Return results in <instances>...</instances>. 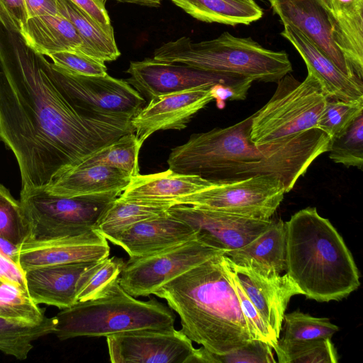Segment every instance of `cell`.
<instances>
[{
  "instance_id": "cell-1",
  "label": "cell",
  "mask_w": 363,
  "mask_h": 363,
  "mask_svg": "<svg viewBox=\"0 0 363 363\" xmlns=\"http://www.w3.org/2000/svg\"><path fill=\"white\" fill-rule=\"evenodd\" d=\"M131 123L82 115L52 63L26 45L0 60V138L18 165L21 193L45 189L85 157L124 134Z\"/></svg>"
},
{
  "instance_id": "cell-2",
  "label": "cell",
  "mask_w": 363,
  "mask_h": 363,
  "mask_svg": "<svg viewBox=\"0 0 363 363\" xmlns=\"http://www.w3.org/2000/svg\"><path fill=\"white\" fill-rule=\"evenodd\" d=\"M252 115L234 125L194 133L172 150L169 169L210 182L271 175L294 187L313 162L329 151L331 139L318 128L259 145L250 140Z\"/></svg>"
},
{
  "instance_id": "cell-3",
  "label": "cell",
  "mask_w": 363,
  "mask_h": 363,
  "mask_svg": "<svg viewBox=\"0 0 363 363\" xmlns=\"http://www.w3.org/2000/svg\"><path fill=\"white\" fill-rule=\"evenodd\" d=\"M154 295L181 318V330L208 351L225 354L255 340L240 308L225 256L218 255L171 280Z\"/></svg>"
},
{
  "instance_id": "cell-4",
  "label": "cell",
  "mask_w": 363,
  "mask_h": 363,
  "mask_svg": "<svg viewBox=\"0 0 363 363\" xmlns=\"http://www.w3.org/2000/svg\"><path fill=\"white\" fill-rule=\"evenodd\" d=\"M286 273L307 298L340 301L357 289L359 274L342 237L315 207L284 222Z\"/></svg>"
},
{
  "instance_id": "cell-5",
  "label": "cell",
  "mask_w": 363,
  "mask_h": 363,
  "mask_svg": "<svg viewBox=\"0 0 363 363\" xmlns=\"http://www.w3.org/2000/svg\"><path fill=\"white\" fill-rule=\"evenodd\" d=\"M153 58L262 82H277L292 71L286 52L266 49L251 38L228 32L199 43L185 36L169 41L155 49Z\"/></svg>"
},
{
  "instance_id": "cell-6",
  "label": "cell",
  "mask_w": 363,
  "mask_h": 363,
  "mask_svg": "<svg viewBox=\"0 0 363 363\" xmlns=\"http://www.w3.org/2000/svg\"><path fill=\"white\" fill-rule=\"evenodd\" d=\"M53 334L60 340L77 337H108L139 329L174 327L172 310L155 298L136 299L118 279L102 297L78 301L55 317Z\"/></svg>"
},
{
  "instance_id": "cell-7",
  "label": "cell",
  "mask_w": 363,
  "mask_h": 363,
  "mask_svg": "<svg viewBox=\"0 0 363 363\" xmlns=\"http://www.w3.org/2000/svg\"><path fill=\"white\" fill-rule=\"evenodd\" d=\"M269 101L252 114L250 140L259 145L317 128L328 100L320 81L308 72L299 82L287 74Z\"/></svg>"
},
{
  "instance_id": "cell-8",
  "label": "cell",
  "mask_w": 363,
  "mask_h": 363,
  "mask_svg": "<svg viewBox=\"0 0 363 363\" xmlns=\"http://www.w3.org/2000/svg\"><path fill=\"white\" fill-rule=\"evenodd\" d=\"M121 193L72 197L53 195L45 189L20 193L26 226L23 242L74 236L96 229L104 213Z\"/></svg>"
},
{
  "instance_id": "cell-9",
  "label": "cell",
  "mask_w": 363,
  "mask_h": 363,
  "mask_svg": "<svg viewBox=\"0 0 363 363\" xmlns=\"http://www.w3.org/2000/svg\"><path fill=\"white\" fill-rule=\"evenodd\" d=\"M285 194L283 183L277 177L258 175L245 179L211 182L207 188L177 199L172 203L267 220L276 212Z\"/></svg>"
},
{
  "instance_id": "cell-10",
  "label": "cell",
  "mask_w": 363,
  "mask_h": 363,
  "mask_svg": "<svg viewBox=\"0 0 363 363\" xmlns=\"http://www.w3.org/2000/svg\"><path fill=\"white\" fill-rule=\"evenodd\" d=\"M54 73L74 106L84 116L114 123H131L145 98L125 79L67 72L52 62Z\"/></svg>"
},
{
  "instance_id": "cell-11",
  "label": "cell",
  "mask_w": 363,
  "mask_h": 363,
  "mask_svg": "<svg viewBox=\"0 0 363 363\" xmlns=\"http://www.w3.org/2000/svg\"><path fill=\"white\" fill-rule=\"evenodd\" d=\"M223 250L197 238L143 257L130 258L119 276V283L136 298L154 294L162 286Z\"/></svg>"
},
{
  "instance_id": "cell-12",
  "label": "cell",
  "mask_w": 363,
  "mask_h": 363,
  "mask_svg": "<svg viewBox=\"0 0 363 363\" xmlns=\"http://www.w3.org/2000/svg\"><path fill=\"white\" fill-rule=\"evenodd\" d=\"M106 342L112 363H194L192 341L174 327L127 331Z\"/></svg>"
},
{
  "instance_id": "cell-13",
  "label": "cell",
  "mask_w": 363,
  "mask_h": 363,
  "mask_svg": "<svg viewBox=\"0 0 363 363\" xmlns=\"http://www.w3.org/2000/svg\"><path fill=\"white\" fill-rule=\"evenodd\" d=\"M126 72L130 74L125 79L127 82L149 100L193 89L211 87L218 84H238L250 79L159 61L153 57L130 62Z\"/></svg>"
},
{
  "instance_id": "cell-14",
  "label": "cell",
  "mask_w": 363,
  "mask_h": 363,
  "mask_svg": "<svg viewBox=\"0 0 363 363\" xmlns=\"http://www.w3.org/2000/svg\"><path fill=\"white\" fill-rule=\"evenodd\" d=\"M167 212L190 225L199 240L225 252L245 245L274 221L184 204L172 206Z\"/></svg>"
},
{
  "instance_id": "cell-15",
  "label": "cell",
  "mask_w": 363,
  "mask_h": 363,
  "mask_svg": "<svg viewBox=\"0 0 363 363\" xmlns=\"http://www.w3.org/2000/svg\"><path fill=\"white\" fill-rule=\"evenodd\" d=\"M109 253L108 240L94 229L74 236L25 241L19 245L18 263L25 271L41 266L101 261Z\"/></svg>"
},
{
  "instance_id": "cell-16",
  "label": "cell",
  "mask_w": 363,
  "mask_h": 363,
  "mask_svg": "<svg viewBox=\"0 0 363 363\" xmlns=\"http://www.w3.org/2000/svg\"><path fill=\"white\" fill-rule=\"evenodd\" d=\"M101 261L47 265L25 270L28 294L37 305L69 308L77 302L79 291Z\"/></svg>"
},
{
  "instance_id": "cell-17",
  "label": "cell",
  "mask_w": 363,
  "mask_h": 363,
  "mask_svg": "<svg viewBox=\"0 0 363 363\" xmlns=\"http://www.w3.org/2000/svg\"><path fill=\"white\" fill-rule=\"evenodd\" d=\"M213 100L211 87L153 98L131 120L135 136L143 145L156 131L184 129L192 117Z\"/></svg>"
},
{
  "instance_id": "cell-18",
  "label": "cell",
  "mask_w": 363,
  "mask_h": 363,
  "mask_svg": "<svg viewBox=\"0 0 363 363\" xmlns=\"http://www.w3.org/2000/svg\"><path fill=\"white\" fill-rule=\"evenodd\" d=\"M284 25L306 35L347 76L359 79L335 43L329 18L322 0H269Z\"/></svg>"
},
{
  "instance_id": "cell-19",
  "label": "cell",
  "mask_w": 363,
  "mask_h": 363,
  "mask_svg": "<svg viewBox=\"0 0 363 363\" xmlns=\"http://www.w3.org/2000/svg\"><path fill=\"white\" fill-rule=\"evenodd\" d=\"M225 257L259 315L279 339L288 303L294 296L303 295V291L286 273L264 276Z\"/></svg>"
},
{
  "instance_id": "cell-20",
  "label": "cell",
  "mask_w": 363,
  "mask_h": 363,
  "mask_svg": "<svg viewBox=\"0 0 363 363\" xmlns=\"http://www.w3.org/2000/svg\"><path fill=\"white\" fill-rule=\"evenodd\" d=\"M195 238L196 233L190 225L167 211L160 216L137 223L106 240L122 247L130 258H135L181 245Z\"/></svg>"
},
{
  "instance_id": "cell-21",
  "label": "cell",
  "mask_w": 363,
  "mask_h": 363,
  "mask_svg": "<svg viewBox=\"0 0 363 363\" xmlns=\"http://www.w3.org/2000/svg\"><path fill=\"white\" fill-rule=\"evenodd\" d=\"M281 35L296 49L308 72L320 81L328 99L348 101L363 98V81L345 74L300 30L284 25Z\"/></svg>"
},
{
  "instance_id": "cell-22",
  "label": "cell",
  "mask_w": 363,
  "mask_h": 363,
  "mask_svg": "<svg viewBox=\"0 0 363 363\" xmlns=\"http://www.w3.org/2000/svg\"><path fill=\"white\" fill-rule=\"evenodd\" d=\"M211 182L197 175L164 172L140 174L132 177L118 196L126 201L169 203L179 198L207 188Z\"/></svg>"
},
{
  "instance_id": "cell-23",
  "label": "cell",
  "mask_w": 363,
  "mask_h": 363,
  "mask_svg": "<svg viewBox=\"0 0 363 363\" xmlns=\"http://www.w3.org/2000/svg\"><path fill=\"white\" fill-rule=\"evenodd\" d=\"M333 38L355 75L363 81V0H322Z\"/></svg>"
},
{
  "instance_id": "cell-24",
  "label": "cell",
  "mask_w": 363,
  "mask_h": 363,
  "mask_svg": "<svg viewBox=\"0 0 363 363\" xmlns=\"http://www.w3.org/2000/svg\"><path fill=\"white\" fill-rule=\"evenodd\" d=\"M233 264L249 267L264 276L286 270V228L279 220L245 245L224 254Z\"/></svg>"
},
{
  "instance_id": "cell-25",
  "label": "cell",
  "mask_w": 363,
  "mask_h": 363,
  "mask_svg": "<svg viewBox=\"0 0 363 363\" xmlns=\"http://www.w3.org/2000/svg\"><path fill=\"white\" fill-rule=\"evenodd\" d=\"M130 179L128 174L105 165L76 166L60 175L45 190L66 197L122 192Z\"/></svg>"
},
{
  "instance_id": "cell-26",
  "label": "cell",
  "mask_w": 363,
  "mask_h": 363,
  "mask_svg": "<svg viewBox=\"0 0 363 363\" xmlns=\"http://www.w3.org/2000/svg\"><path fill=\"white\" fill-rule=\"evenodd\" d=\"M21 35L29 48L44 56L66 51L81 52L79 35L72 23L60 14L28 18Z\"/></svg>"
},
{
  "instance_id": "cell-27",
  "label": "cell",
  "mask_w": 363,
  "mask_h": 363,
  "mask_svg": "<svg viewBox=\"0 0 363 363\" xmlns=\"http://www.w3.org/2000/svg\"><path fill=\"white\" fill-rule=\"evenodd\" d=\"M57 4L59 13L72 23L79 35L82 53L104 63L118 58L121 53L113 27L101 26L70 0H57Z\"/></svg>"
},
{
  "instance_id": "cell-28",
  "label": "cell",
  "mask_w": 363,
  "mask_h": 363,
  "mask_svg": "<svg viewBox=\"0 0 363 363\" xmlns=\"http://www.w3.org/2000/svg\"><path fill=\"white\" fill-rule=\"evenodd\" d=\"M193 18L206 23L249 25L261 18L254 0H170Z\"/></svg>"
},
{
  "instance_id": "cell-29",
  "label": "cell",
  "mask_w": 363,
  "mask_h": 363,
  "mask_svg": "<svg viewBox=\"0 0 363 363\" xmlns=\"http://www.w3.org/2000/svg\"><path fill=\"white\" fill-rule=\"evenodd\" d=\"M55 318L45 317L38 323L0 316V351L18 359L28 357L33 342L45 335L53 333Z\"/></svg>"
},
{
  "instance_id": "cell-30",
  "label": "cell",
  "mask_w": 363,
  "mask_h": 363,
  "mask_svg": "<svg viewBox=\"0 0 363 363\" xmlns=\"http://www.w3.org/2000/svg\"><path fill=\"white\" fill-rule=\"evenodd\" d=\"M171 206L169 203H143L118 197L104 213L96 229L107 238L142 220L160 216Z\"/></svg>"
},
{
  "instance_id": "cell-31",
  "label": "cell",
  "mask_w": 363,
  "mask_h": 363,
  "mask_svg": "<svg viewBox=\"0 0 363 363\" xmlns=\"http://www.w3.org/2000/svg\"><path fill=\"white\" fill-rule=\"evenodd\" d=\"M141 146L135 133H126L89 155L76 166L105 165L132 178L140 174L138 159Z\"/></svg>"
},
{
  "instance_id": "cell-32",
  "label": "cell",
  "mask_w": 363,
  "mask_h": 363,
  "mask_svg": "<svg viewBox=\"0 0 363 363\" xmlns=\"http://www.w3.org/2000/svg\"><path fill=\"white\" fill-rule=\"evenodd\" d=\"M273 350L279 363H337L338 355L331 339L289 341L279 339Z\"/></svg>"
},
{
  "instance_id": "cell-33",
  "label": "cell",
  "mask_w": 363,
  "mask_h": 363,
  "mask_svg": "<svg viewBox=\"0 0 363 363\" xmlns=\"http://www.w3.org/2000/svg\"><path fill=\"white\" fill-rule=\"evenodd\" d=\"M284 334L282 340H309L320 338L331 339L339 330L328 318L314 317L298 311L284 315Z\"/></svg>"
},
{
  "instance_id": "cell-34",
  "label": "cell",
  "mask_w": 363,
  "mask_h": 363,
  "mask_svg": "<svg viewBox=\"0 0 363 363\" xmlns=\"http://www.w3.org/2000/svg\"><path fill=\"white\" fill-rule=\"evenodd\" d=\"M363 114V98L353 101L328 99L317 124L330 139L344 134L352 123Z\"/></svg>"
},
{
  "instance_id": "cell-35",
  "label": "cell",
  "mask_w": 363,
  "mask_h": 363,
  "mask_svg": "<svg viewBox=\"0 0 363 363\" xmlns=\"http://www.w3.org/2000/svg\"><path fill=\"white\" fill-rule=\"evenodd\" d=\"M28 292L9 284H0V316L38 323L44 319L45 308H40Z\"/></svg>"
},
{
  "instance_id": "cell-36",
  "label": "cell",
  "mask_w": 363,
  "mask_h": 363,
  "mask_svg": "<svg viewBox=\"0 0 363 363\" xmlns=\"http://www.w3.org/2000/svg\"><path fill=\"white\" fill-rule=\"evenodd\" d=\"M329 157L335 163L359 169L363 166V114L342 135L331 139Z\"/></svg>"
},
{
  "instance_id": "cell-37",
  "label": "cell",
  "mask_w": 363,
  "mask_h": 363,
  "mask_svg": "<svg viewBox=\"0 0 363 363\" xmlns=\"http://www.w3.org/2000/svg\"><path fill=\"white\" fill-rule=\"evenodd\" d=\"M274 363L272 346L260 340H252L245 345L225 354L212 353L201 347L196 350L194 363Z\"/></svg>"
},
{
  "instance_id": "cell-38",
  "label": "cell",
  "mask_w": 363,
  "mask_h": 363,
  "mask_svg": "<svg viewBox=\"0 0 363 363\" xmlns=\"http://www.w3.org/2000/svg\"><path fill=\"white\" fill-rule=\"evenodd\" d=\"M0 237L20 245L26 238V226L20 201L0 184Z\"/></svg>"
},
{
  "instance_id": "cell-39",
  "label": "cell",
  "mask_w": 363,
  "mask_h": 363,
  "mask_svg": "<svg viewBox=\"0 0 363 363\" xmlns=\"http://www.w3.org/2000/svg\"><path fill=\"white\" fill-rule=\"evenodd\" d=\"M124 264L123 259L116 256L102 260L79 291L77 302L104 296L118 279Z\"/></svg>"
},
{
  "instance_id": "cell-40",
  "label": "cell",
  "mask_w": 363,
  "mask_h": 363,
  "mask_svg": "<svg viewBox=\"0 0 363 363\" xmlns=\"http://www.w3.org/2000/svg\"><path fill=\"white\" fill-rule=\"evenodd\" d=\"M49 57L55 66L70 74L84 76L107 74L104 62L79 52H60L52 54Z\"/></svg>"
},
{
  "instance_id": "cell-41",
  "label": "cell",
  "mask_w": 363,
  "mask_h": 363,
  "mask_svg": "<svg viewBox=\"0 0 363 363\" xmlns=\"http://www.w3.org/2000/svg\"><path fill=\"white\" fill-rule=\"evenodd\" d=\"M28 18L23 0H0V22L6 29L21 35Z\"/></svg>"
},
{
  "instance_id": "cell-42",
  "label": "cell",
  "mask_w": 363,
  "mask_h": 363,
  "mask_svg": "<svg viewBox=\"0 0 363 363\" xmlns=\"http://www.w3.org/2000/svg\"><path fill=\"white\" fill-rule=\"evenodd\" d=\"M254 81L249 79L242 83L228 85L218 84L211 87V92L216 100V105L219 108H223L225 101L245 100L248 94V90Z\"/></svg>"
},
{
  "instance_id": "cell-43",
  "label": "cell",
  "mask_w": 363,
  "mask_h": 363,
  "mask_svg": "<svg viewBox=\"0 0 363 363\" xmlns=\"http://www.w3.org/2000/svg\"><path fill=\"white\" fill-rule=\"evenodd\" d=\"M0 281L26 290L24 271L0 249Z\"/></svg>"
},
{
  "instance_id": "cell-44",
  "label": "cell",
  "mask_w": 363,
  "mask_h": 363,
  "mask_svg": "<svg viewBox=\"0 0 363 363\" xmlns=\"http://www.w3.org/2000/svg\"><path fill=\"white\" fill-rule=\"evenodd\" d=\"M84 13L105 28H111V20L105 8L106 0H70Z\"/></svg>"
},
{
  "instance_id": "cell-45",
  "label": "cell",
  "mask_w": 363,
  "mask_h": 363,
  "mask_svg": "<svg viewBox=\"0 0 363 363\" xmlns=\"http://www.w3.org/2000/svg\"><path fill=\"white\" fill-rule=\"evenodd\" d=\"M28 18L59 15L57 0H23Z\"/></svg>"
},
{
  "instance_id": "cell-46",
  "label": "cell",
  "mask_w": 363,
  "mask_h": 363,
  "mask_svg": "<svg viewBox=\"0 0 363 363\" xmlns=\"http://www.w3.org/2000/svg\"><path fill=\"white\" fill-rule=\"evenodd\" d=\"M121 2L135 4L141 6L157 7L161 4L162 0H116Z\"/></svg>"
},
{
  "instance_id": "cell-47",
  "label": "cell",
  "mask_w": 363,
  "mask_h": 363,
  "mask_svg": "<svg viewBox=\"0 0 363 363\" xmlns=\"http://www.w3.org/2000/svg\"><path fill=\"white\" fill-rule=\"evenodd\" d=\"M1 282L0 281V284H1Z\"/></svg>"
}]
</instances>
